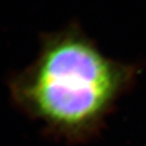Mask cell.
Listing matches in <instances>:
<instances>
[{
	"label": "cell",
	"instance_id": "6da1fadb",
	"mask_svg": "<svg viewBox=\"0 0 146 146\" xmlns=\"http://www.w3.org/2000/svg\"><path fill=\"white\" fill-rule=\"evenodd\" d=\"M137 67L109 59L75 26L41 37L36 59L10 80L15 105L45 131L68 143L100 130Z\"/></svg>",
	"mask_w": 146,
	"mask_h": 146
}]
</instances>
